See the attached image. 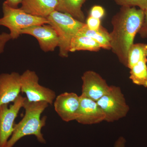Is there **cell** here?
<instances>
[{
    "instance_id": "cell-3",
    "label": "cell",
    "mask_w": 147,
    "mask_h": 147,
    "mask_svg": "<svg viewBox=\"0 0 147 147\" xmlns=\"http://www.w3.org/2000/svg\"><path fill=\"white\" fill-rule=\"evenodd\" d=\"M47 18L48 24L54 28L59 37L60 56L67 57L71 40L86 23L76 20L67 13L56 10L50 13Z\"/></svg>"
},
{
    "instance_id": "cell-23",
    "label": "cell",
    "mask_w": 147,
    "mask_h": 147,
    "mask_svg": "<svg viewBox=\"0 0 147 147\" xmlns=\"http://www.w3.org/2000/svg\"><path fill=\"white\" fill-rule=\"evenodd\" d=\"M144 13L145 17L144 22L139 32L141 36L143 37L147 36V11Z\"/></svg>"
},
{
    "instance_id": "cell-1",
    "label": "cell",
    "mask_w": 147,
    "mask_h": 147,
    "mask_svg": "<svg viewBox=\"0 0 147 147\" xmlns=\"http://www.w3.org/2000/svg\"><path fill=\"white\" fill-rule=\"evenodd\" d=\"M144 11L136 7H123L112 20L113 30L110 33L111 49L121 63L127 67V54L133 45L135 36L142 28Z\"/></svg>"
},
{
    "instance_id": "cell-7",
    "label": "cell",
    "mask_w": 147,
    "mask_h": 147,
    "mask_svg": "<svg viewBox=\"0 0 147 147\" xmlns=\"http://www.w3.org/2000/svg\"><path fill=\"white\" fill-rule=\"evenodd\" d=\"M26 97L19 95L13 104L0 105V147H5L14 129V121Z\"/></svg>"
},
{
    "instance_id": "cell-13",
    "label": "cell",
    "mask_w": 147,
    "mask_h": 147,
    "mask_svg": "<svg viewBox=\"0 0 147 147\" xmlns=\"http://www.w3.org/2000/svg\"><path fill=\"white\" fill-rule=\"evenodd\" d=\"M57 0H23L20 9L27 13L47 18L55 10Z\"/></svg>"
},
{
    "instance_id": "cell-17",
    "label": "cell",
    "mask_w": 147,
    "mask_h": 147,
    "mask_svg": "<svg viewBox=\"0 0 147 147\" xmlns=\"http://www.w3.org/2000/svg\"><path fill=\"white\" fill-rule=\"evenodd\" d=\"M147 59L139 61L130 69L129 79L133 84L147 88Z\"/></svg>"
},
{
    "instance_id": "cell-24",
    "label": "cell",
    "mask_w": 147,
    "mask_h": 147,
    "mask_svg": "<svg viewBox=\"0 0 147 147\" xmlns=\"http://www.w3.org/2000/svg\"><path fill=\"white\" fill-rule=\"evenodd\" d=\"M126 143V141L125 138L121 136L115 142L114 147H125Z\"/></svg>"
},
{
    "instance_id": "cell-12",
    "label": "cell",
    "mask_w": 147,
    "mask_h": 147,
    "mask_svg": "<svg viewBox=\"0 0 147 147\" xmlns=\"http://www.w3.org/2000/svg\"><path fill=\"white\" fill-rule=\"evenodd\" d=\"M21 75L16 72L0 74V105L13 102L21 92Z\"/></svg>"
},
{
    "instance_id": "cell-9",
    "label": "cell",
    "mask_w": 147,
    "mask_h": 147,
    "mask_svg": "<svg viewBox=\"0 0 147 147\" xmlns=\"http://www.w3.org/2000/svg\"><path fill=\"white\" fill-rule=\"evenodd\" d=\"M82 79V94L94 101H98L110 90V86L95 71H85Z\"/></svg>"
},
{
    "instance_id": "cell-8",
    "label": "cell",
    "mask_w": 147,
    "mask_h": 147,
    "mask_svg": "<svg viewBox=\"0 0 147 147\" xmlns=\"http://www.w3.org/2000/svg\"><path fill=\"white\" fill-rule=\"evenodd\" d=\"M30 35L38 41L40 47L45 53L53 52L59 45L57 34L54 28L48 24L36 25L23 29L21 34Z\"/></svg>"
},
{
    "instance_id": "cell-19",
    "label": "cell",
    "mask_w": 147,
    "mask_h": 147,
    "mask_svg": "<svg viewBox=\"0 0 147 147\" xmlns=\"http://www.w3.org/2000/svg\"><path fill=\"white\" fill-rule=\"evenodd\" d=\"M123 7L138 6L144 12L147 11V0H114Z\"/></svg>"
},
{
    "instance_id": "cell-6",
    "label": "cell",
    "mask_w": 147,
    "mask_h": 147,
    "mask_svg": "<svg viewBox=\"0 0 147 147\" xmlns=\"http://www.w3.org/2000/svg\"><path fill=\"white\" fill-rule=\"evenodd\" d=\"M21 92L30 102L45 101L52 105L56 97L55 92L39 84V78L34 71L27 69L21 75Z\"/></svg>"
},
{
    "instance_id": "cell-22",
    "label": "cell",
    "mask_w": 147,
    "mask_h": 147,
    "mask_svg": "<svg viewBox=\"0 0 147 147\" xmlns=\"http://www.w3.org/2000/svg\"><path fill=\"white\" fill-rule=\"evenodd\" d=\"M10 39L11 38L9 34L3 32L0 34V54L3 52L6 44Z\"/></svg>"
},
{
    "instance_id": "cell-20",
    "label": "cell",
    "mask_w": 147,
    "mask_h": 147,
    "mask_svg": "<svg viewBox=\"0 0 147 147\" xmlns=\"http://www.w3.org/2000/svg\"><path fill=\"white\" fill-rule=\"evenodd\" d=\"M86 24L88 28L92 30H98L101 26L100 19L94 18L90 16L87 18L86 23Z\"/></svg>"
},
{
    "instance_id": "cell-18",
    "label": "cell",
    "mask_w": 147,
    "mask_h": 147,
    "mask_svg": "<svg viewBox=\"0 0 147 147\" xmlns=\"http://www.w3.org/2000/svg\"><path fill=\"white\" fill-rule=\"evenodd\" d=\"M147 59V44H133L129 50L127 67L130 69L140 61Z\"/></svg>"
},
{
    "instance_id": "cell-14",
    "label": "cell",
    "mask_w": 147,
    "mask_h": 147,
    "mask_svg": "<svg viewBox=\"0 0 147 147\" xmlns=\"http://www.w3.org/2000/svg\"><path fill=\"white\" fill-rule=\"evenodd\" d=\"M55 10L67 13L74 18L84 23L85 16L82 8L86 0H57Z\"/></svg>"
},
{
    "instance_id": "cell-2",
    "label": "cell",
    "mask_w": 147,
    "mask_h": 147,
    "mask_svg": "<svg viewBox=\"0 0 147 147\" xmlns=\"http://www.w3.org/2000/svg\"><path fill=\"white\" fill-rule=\"evenodd\" d=\"M49 105L45 101L30 102L26 98L23 105L25 115L18 123L14 125L13 133L5 147H13L18 140L28 135H34L38 142L45 144L41 129L46 124L47 117L43 116L40 119V116Z\"/></svg>"
},
{
    "instance_id": "cell-10",
    "label": "cell",
    "mask_w": 147,
    "mask_h": 147,
    "mask_svg": "<svg viewBox=\"0 0 147 147\" xmlns=\"http://www.w3.org/2000/svg\"><path fill=\"white\" fill-rule=\"evenodd\" d=\"M80 105V96L74 92H66L58 95L54 102L56 113L66 122L76 120Z\"/></svg>"
},
{
    "instance_id": "cell-21",
    "label": "cell",
    "mask_w": 147,
    "mask_h": 147,
    "mask_svg": "<svg viewBox=\"0 0 147 147\" xmlns=\"http://www.w3.org/2000/svg\"><path fill=\"white\" fill-rule=\"evenodd\" d=\"M105 14V10L102 7L95 5L92 7L90 12V16L100 19Z\"/></svg>"
},
{
    "instance_id": "cell-15",
    "label": "cell",
    "mask_w": 147,
    "mask_h": 147,
    "mask_svg": "<svg viewBox=\"0 0 147 147\" xmlns=\"http://www.w3.org/2000/svg\"><path fill=\"white\" fill-rule=\"evenodd\" d=\"M77 34L90 37L96 41L102 49H111L110 33L101 26L98 30H92L88 28L86 24Z\"/></svg>"
},
{
    "instance_id": "cell-4",
    "label": "cell",
    "mask_w": 147,
    "mask_h": 147,
    "mask_svg": "<svg viewBox=\"0 0 147 147\" xmlns=\"http://www.w3.org/2000/svg\"><path fill=\"white\" fill-rule=\"evenodd\" d=\"M3 16L0 18V26L8 28L11 39H17L23 29L36 25L48 24L47 18L31 15L20 8L11 7L4 2L3 4Z\"/></svg>"
},
{
    "instance_id": "cell-16",
    "label": "cell",
    "mask_w": 147,
    "mask_h": 147,
    "mask_svg": "<svg viewBox=\"0 0 147 147\" xmlns=\"http://www.w3.org/2000/svg\"><path fill=\"white\" fill-rule=\"evenodd\" d=\"M101 48L99 44L90 37L76 34L71 40L69 52L73 53L80 50L97 52Z\"/></svg>"
},
{
    "instance_id": "cell-5",
    "label": "cell",
    "mask_w": 147,
    "mask_h": 147,
    "mask_svg": "<svg viewBox=\"0 0 147 147\" xmlns=\"http://www.w3.org/2000/svg\"><path fill=\"white\" fill-rule=\"evenodd\" d=\"M96 102L105 114V121L107 122L125 117L129 110L121 88L116 86H110L108 92Z\"/></svg>"
},
{
    "instance_id": "cell-25",
    "label": "cell",
    "mask_w": 147,
    "mask_h": 147,
    "mask_svg": "<svg viewBox=\"0 0 147 147\" xmlns=\"http://www.w3.org/2000/svg\"><path fill=\"white\" fill-rule=\"evenodd\" d=\"M23 0H6L5 2L11 7L17 8L19 4L21 3Z\"/></svg>"
},
{
    "instance_id": "cell-11",
    "label": "cell",
    "mask_w": 147,
    "mask_h": 147,
    "mask_svg": "<svg viewBox=\"0 0 147 147\" xmlns=\"http://www.w3.org/2000/svg\"><path fill=\"white\" fill-rule=\"evenodd\" d=\"M105 115L96 101L81 94L76 121L83 125H93L105 121Z\"/></svg>"
}]
</instances>
